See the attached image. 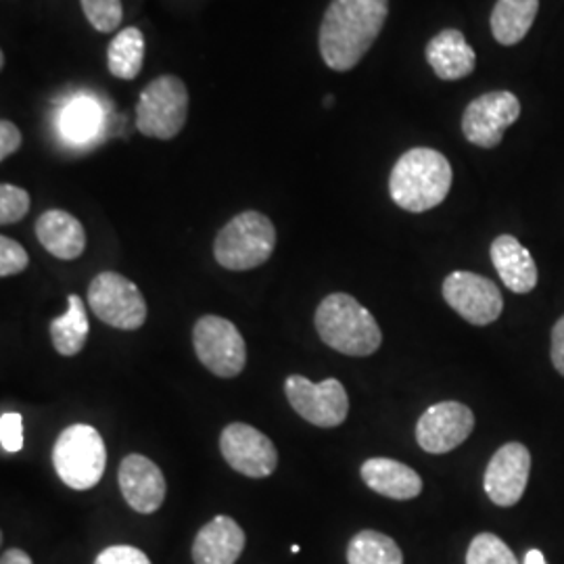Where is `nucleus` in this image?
Segmentation results:
<instances>
[{"label": "nucleus", "instance_id": "f257e3e1", "mask_svg": "<svg viewBox=\"0 0 564 564\" xmlns=\"http://www.w3.org/2000/svg\"><path fill=\"white\" fill-rule=\"evenodd\" d=\"M387 15L389 0H330L318 36L326 67L354 69L379 39Z\"/></svg>", "mask_w": 564, "mask_h": 564}, {"label": "nucleus", "instance_id": "f03ea898", "mask_svg": "<svg viewBox=\"0 0 564 564\" xmlns=\"http://www.w3.org/2000/svg\"><path fill=\"white\" fill-rule=\"evenodd\" d=\"M452 165L444 153L426 147L405 151L391 170L389 195L405 212L423 214L445 202L452 188Z\"/></svg>", "mask_w": 564, "mask_h": 564}, {"label": "nucleus", "instance_id": "7ed1b4c3", "mask_svg": "<svg viewBox=\"0 0 564 564\" xmlns=\"http://www.w3.org/2000/svg\"><path fill=\"white\" fill-rule=\"evenodd\" d=\"M314 324L321 339L343 356L366 358L383 343V333L375 316L347 293L324 297L316 310Z\"/></svg>", "mask_w": 564, "mask_h": 564}, {"label": "nucleus", "instance_id": "20e7f679", "mask_svg": "<svg viewBox=\"0 0 564 564\" xmlns=\"http://www.w3.org/2000/svg\"><path fill=\"white\" fill-rule=\"evenodd\" d=\"M276 249V228L260 212H242L224 226L214 241V258L226 270L260 268Z\"/></svg>", "mask_w": 564, "mask_h": 564}, {"label": "nucleus", "instance_id": "39448f33", "mask_svg": "<svg viewBox=\"0 0 564 564\" xmlns=\"http://www.w3.org/2000/svg\"><path fill=\"white\" fill-rule=\"evenodd\" d=\"M53 464L61 481L86 491L99 484L107 464V447L101 433L90 424L67 426L53 447Z\"/></svg>", "mask_w": 564, "mask_h": 564}, {"label": "nucleus", "instance_id": "423d86ee", "mask_svg": "<svg viewBox=\"0 0 564 564\" xmlns=\"http://www.w3.org/2000/svg\"><path fill=\"white\" fill-rule=\"evenodd\" d=\"M188 118V90L176 76H160L147 84L137 105V128L142 137L172 141Z\"/></svg>", "mask_w": 564, "mask_h": 564}, {"label": "nucleus", "instance_id": "0eeeda50", "mask_svg": "<svg viewBox=\"0 0 564 564\" xmlns=\"http://www.w3.org/2000/svg\"><path fill=\"white\" fill-rule=\"evenodd\" d=\"M193 345L199 362L216 377L235 379L247 364L241 330L220 316H203L193 328Z\"/></svg>", "mask_w": 564, "mask_h": 564}, {"label": "nucleus", "instance_id": "6e6552de", "mask_svg": "<svg viewBox=\"0 0 564 564\" xmlns=\"http://www.w3.org/2000/svg\"><path fill=\"white\" fill-rule=\"evenodd\" d=\"M88 305L101 323L120 330H137L147 321L141 289L118 272H101L88 286Z\"/></svg>", "mask_w": 564, "mask_h": 564}, {"label": "nucleus", "instance_id": "1a4fd4ad", "mask_svg": "<svg viewBox=\"0 0 564 564\" xmlns=\"http://www.w3.org/2000/svg\"><path fill=\"white\" fill-rule=\"evenodd\" d=\"M284 393L303 421L323 429L339 426L349 414L347 391L337 379L312 383L302 375H291L284 383Z\"/></svg>", "mask_w": 564, "mask_h": 564}, {"label": "nucleus", "instance_id": "9d476101", "mask_svg": "<svg viewBox=\"0 0 564 564\" xmlns=\"http://www.w3.org/2000/svg\"><path fill=\"white\" fill-rule=\"evenodd\" d=\"M444 300L466 323L487 326L502 316L505 297L496 282L481 274L456 270L444 281Z\"/></svg>", "mask_w": 564, "mask_h": 564}, {"label": "nucleus", "instance_id": "9b49d317", "mask_svg": "<svg viewBox=\"0 0 564 564\" xmlns=\"http://www.w3.org/2000/svg\"><path fill=\"white\" fill-rule=\"evenodd\" d=\"M521 102L508 90H494L468 102L464 109L463 132L466 141L481 147L496 149L505 132L519 120Z\"/></svg>", "mask_w": 564, "mask_h": 564}, {"label": "nucleus", "instance_id": "f8f14e48", "mask_svg": "<svg viewBox=\"0 0 564 564\" xmlns=\"http://www.w3.org/2000/svg\"><path fill=\"white\" fill-rule=\"evenodd\" d=\"M224 460L251 479H265L279 466V452L270 437L251 424H228L220 437Z\"/></svg>", "mask_w": 564, "mask_h": 564}, {"label": "nucleus", "instance_id": "ddd939ff", "mask_svg": "<svg viewBox=\"0 0 564 564\" xmlns=\"http://www.w3.org/2000/svg\"><path fill=\"white\" fill-rule=\"evenodd\" d=\"M475 429V414L460 402H440L426 408L416 424V442L426 454H447L463 445Z\"/></svg>", "mask_w": 564, "mask_h": 564}, {"label": "nucleus", "instance_id": "4468645a", "mask_svg": "<svg viewBox=\"0 0 564 564\" xmlns=\"http://www.w3.org/2000/svg\"><path fill=\"white\" fill-rule=\"evenodd\" d=\"M531 473V454L523 444L502 445L487 464L484 487L487 498L496 506L521 502Z\"/></svg>", "mask_w": 564, "mask_h": 564}, {"label": "nucleus", "instance_id": "2eb2a0df", "mask_svg": "<svg viewBox=\"0 0 564 564\" xmlns=\"http://www.w3.org/2000/svg\"><path fill=\"white\" fill-rule=\"evenodd\" d=\"M121 496L126 505L141 514H153L165 500V477L162 468L142 454H130L120 464L118 473Z\"/></svg>", "mask_w": 564, "mask_h": 564}, {"label": "nucleus", "instance_id": "dca6fc26", "mask_svg": "<svg viewBox=\"0 0 564 564\" xmlns=\"http://www.w3.org/2000/svg\"><path fill=\"white\" fill-rule=\"evenodd\" d=\"M245 531L230 517H216L203 524L193 542L195 564H235L245 550Z\"/></svg>", "mask_w": 564, "mask_h": 564}, {"label": "nucleus", "instance_id": "f3484780", "mask_svg": "<svg viewBox=\"0 0 564 564\" xmlns=\"http://www.w3.org/2000/svg\"><path fill=\"white\" fill-rule=\"evenodd\" d=\"M364 484L389 500H414L423 491L421 475L393 458H370L360 468Z\"/></svg>", "mask_w": 564, "mask_h": 564}, {"label": "nucleus", "instance_id": "a211bd4d", "mask_svg": "<svg viewBox=\"0 0 564 564\" xmlns=\"http://www.w3.org/2000/svg\"><path fill=\"white\" fill-rule=\"evenodd\" d=\"M424 55L440 80H463L477 67V55L458 30H444L433 36Z\"/></svg>", "mask_w": 564, "mask_h": 564}, {"label": "nucleus", "instance_id": "6ab92c4d", "mask_svg": "<svg viewBox=\"0 0 564 564\" xmlns=\"http://www.w3.org/2000/svg\"><path fill=\"white\" fill-rule=\"evenodd\" d=\"M491 262L512 293H531L538 286V265L529 249L512 235H502L491 242Z\"/></svg>", "mask_w": 564, "mask_h": 564}, {"label": "nucleus", "instance_id": "aec40b11", "mask_svg": "<svg viewBox=\"0 0 564 564\" xmlns=\"http://www.w3.org/2000/svg\"><path fill=\"white\" fill-rule=\"evenodd\" d=\"M42 247L59 260H78L86 249V230L78 218L63 209H48L36 220Z\"/></svg>", "mask_w": 564, "mask_h": 564}, {"label": "nucleus", "instance_id": "412c9836", "mask_svg": "<svg viewBox=\"0 0 564 564\" xmlns=\"http://www.w3.org/2000/svg\"><path fill=\"white\" fill-rule=\"evenodd\" d=\"M540 0H498L491 11V34L502 46H514L529 34Z\"/></svg>", "mask_w": 564, "mask_h": 564}, {"label": "nucleus", "instance_id": "4be33fe9", "mask_svg": "<svg viewBox=\"0 0 564 564\" xmlns=\"http://www.w3.org/2000/svg\"><path fill=\"white\" fill-rule=\"evenodd\" d=\"M69 310L51 323L53 347L61 356H76L84 349L90 335V323L86 314V305L78 295H69Z\"/></svg>", "mask_w": 564, "mask_h": 564}, {"label": "nucleus", "instance_id": "5701e85b", "mask_svg": "<svg viewBox=\"0 0 564 564\" xmlns=\"http://www.w3.org/2000/svg\"><path fill=\"white\" fill-rule=\"evenodd\" d=\"M144 63V36L139 28H126L107 46V67L120 80H134Z\"/></svg>", "mask_w": 564, "mask_h": 564}, {"label": "nucleus", "instance_id": "b1692460", "mask_svg": "<svg viewBox=\"0 0 564 564\" xmlns=\"http://www.w3.org/2000/svg\"><path fill=\"white\" fill-rule=\"evenodd\" d=\"M347 564H403V554L389 535L366 529L347 545Z\"/></svg>", "mask_w": 564, "mask_h": 564}, {"label": "nucleus", "instance_id": "393cba45", "mask_svg": "<svg viewBox=\"0 0 564 564\" xmlns=\"http://www.w3.org/2000/svg\"><path fill=\"white\" fill-rule=\"evenodd\" d=\"M101 109L90 99L72 101L61 118V132L72 142L90 141L101 128Z\"/></svg>", "mask_w": 564, "mask_h": 564}, {"label": "nucleus", "instance_id": "a878e982", "mask_svg": "<svg viewBox=\"0 0 564 564\" xmlns=\"http://www.w3.org/2000/svg\"><path fill=\"white\" fill-rule=\"evenodd\" d=\"M466 564H519L505 540L494 533H479L466 552Z\"/></svg>", "mask_w": 564, "mask_h": 564}, {"label": "nucleus", "instance_id": "bb28decb", "mask_svg": "<svg viewBox=\"0 0 564 564\" xmlns=\"http://www.w3.org/2000/svg\"><path fill=\"white\" fill-rule=\"evenodd\" d=\"M80 4L86 20L97 32L109 34L120 28L123 18L121 0H80Z\"/></svg>", "mask_w": 564, "mask_h": 564}, {"label": "nucleus", "instance_id": "cd10ccee", "mask_svg": "<svg viewBox=\"0 0 564 564\" xmlns=\"http://www.w3.org/2000/svg\"><path fill=\"white\" fill-rule=\"evenodd\" d=\"M30 212V195L15 184H2L0 186V224L20 223Z\"/></svg>", "mask_w": 564, "mask_h": 564}, {"label": "nucleus", "instance_id": "c85d7f7f", "mask_svg": "<svg viewBox=\"0 0 564 564\" xmlns=\"http://www.w3.org/2000/svg\"><path fill=\"white\" fill-rule=\"evenodd\" d=\"M28 263L30 258L20 242L9 237H0V276L2 279L20 274L28 268Z\"/></svg>", "mask_w": 564, "mask_h": 564}, {"label": "nucleus", "instance_id": "c756f323", "mask_svg": "<svg viewBox=\"0 0 564 564\" xmlns=\"http://www.w3.org/2000/svg\"><path fill=\"white\" fill-rule=\"evenodd\" d=\"M0 445L7 454H18L23 447V419L18 412L0 416Z\"/></svg>", "mask_w": 564, "mask_h": 564}, {"label": "nucleus", "instance_id": "7c9ffc66", "mask_svg": "<svg viewBox=\"0 0 564 564\" xmlns=\"http://www.w3.org/2000/svg\"><path fill=\"white\" fill-rule=\"evenodd\" d=\"M95 564H151V561L134 545H109L97 556Z\"/></svg>", "mask_w": 564, "mask_h": 564}, {"label": "nucleus", "instance_id": "2f4dec72", "mask_svg": "<svg viewBox=\"0 0 564 564\" xmlns=\"http://www.w3.org/2000/svg\"><path fill=\"white\" fill-rule=\"evenodd\" d=\"M23 142L20 128L13 121H0V160L7 162L13 153H18V149Z\"/></svg>", "mask_w": 564, "mask_h": 564}, {"label": "nucleus", "instance_id": "473e14b6", "mask_svg": "<svg viewBox=\"0 0 564 564\" xmlns=\"http://www.w3.org/2000/svg\"><path fill=\"white\" fill-rule=\"evenodd\" d=\"M552 364L564 377V316L552 328Z\"/></svg>", "mask_w": 564, "mask_h": 564}, {"label": "nucleus", "instance_id": "72a5a7b5", "mask_svg": "<svg viewBox=\"0 0 564 564\" xmlns=\"http://www.w3.org/2000/svg\"><path fill=\"white\" fill-rule=\"evenodd\" d=\"M0 564H34L32 563V558L20 550V547H11V550H7L4 554H2V558H0Z\"/></svg>", "mask_w": 564, "mask_h": 564}, {"label": "nucleus", "instance_id": "f704fd0d", "mask_svg": "<svg viewBox=\"0 0 564 564\" xmlns=\"http://www.w3.org/2000/svg\"><path fill=\"white\" fill-rule=\"evenodd\" d=\"M524 564H547L544 554L540 550H529L524 556Z\"/></svg>", "mask_w": 564, "mask_h": 564}]
</instances>
